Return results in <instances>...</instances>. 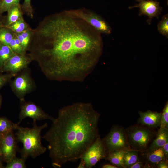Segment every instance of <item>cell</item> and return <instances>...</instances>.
<instances>
[{
	"instance_id": "cell-10",
	"label": "cell",
	"mask_w": 168,
	"mask_h": 168,
	"mask_svg": "<svg viewBox=\"0 0 168 168\" xmlns=\"http://www.w3.org/2000/svg\"><path fill=\"white\" fill-rule=\"evenodd\" d=\"M32 61L29 53H26L23 54H15L5 63L0 71V73L3 72L10 73L16 76L27 68Z\"/></svg>"
},
{
	"instance_id": "cell-22",
	"label": "cell",
	"mask_w": 168,
	"mask_h": 168,
	"mask_svg": "<svg viewBox=\"0 0 168 168\" xmlns=\"http://www.w3.org/2000/svg\"><path fill=\"white\" fill-rule=\"evenodd\" d=\"M5 27L9 28L16 33H21L30 27L25 21L23 17L9 26Z\"/></svg>"
},
{
	"instance_id": "cell-27",
	"label": "cell",
	"mask_w": 168,
	"mask_h": 168,
	"mask_svg": "<svg viewBox=\"0 0 168 168\" xmlns=\"http://www.w3.org/2000/svg\"><path fill=\"white\" fill-rule=\"evenodd\" d=\"M23 14H25L31 19L34 17V12L31 4V0H24L21 6Z\"/></svg>"
},
{
	"instance_id": "cell-9",
	"label": "cell",
	"mask_w": 168,
	"mask_h": 168,
	"mask_svg": "<svg viewBox=\"0 0 168 168\" xmlns=\"http://www.w3.org/2000/svg\"><path fill=\"white\" fill-rule=\"evenodd\" d=\"M21 110L19 115V124L25 118L30 117L33 121L48 119L52 121L55 118L46 113L43 109L35 104L31 101L21 102Z\"/></svg>"
},
{
	"instance_id": "cell-26",
	"label": "cell",
	"mask_w": 168,
	"mask_h": 168,
	"mask_svg": "<svg viewBox=\"0 0 168 168\" xmlns=\"http://www.w3.org/2000/svg\"><path fill=\"white\" fill-rule=\"evenodd\" d=\"M21 0H1L0 2V16L4 12H7L12 5L19 4Z\"/></svg>"
},
{
	"instance_id": "cell-24",
	"label": "cell",
	"mask_w": 168,
	"mask_h": 168,
	"mask_svg": "<svg viewBox=\"0 0 168 168\" xmlns=\"http://www.w3.org/2000/svg\"><path fill=\"white\" fill-rule=\"evenodd\" d=\"M26 159L16 156L12 159L4 168H26L25 162Z\"/></svg>"
},
{
	"instance_id": "cell-19",
	"label": "cell",
	"mask_w": 168,
	"mask_h": 168,
	"mask_svg": "<svg viewBox=\"0 0 168 168\" xmlns=\"http://www.w3.org/2000/svg\"><path fill=\"white\" fill-rule=\"evenodd\" d=\"M15 54L9 46L0 43V71L5 63Z\"/></svg>"
},
{
	"instance_id": "cell-23",
	"label": "cell",
	"mask_w": 168,
	"mask_h": 168,
	"mask_svg": "<svg viewBox=\"0 0 168 168\" xmlns=\"http://www.w3.org/2000/svg\"><path fill=\"white\" fill-rule=\"evenodd\" d=\"M157 28L160 34L168 38V14L164 15L157 25Z\"/></svg>"
},
{
	"instance_id": "cell-29",
	"label": "cell",
	"mask_w": 168,
	"mask_h": 168,
	"mask_svg": "<svg viewBox=\"0 0 168 168\" xmlns=\"http://www.w3.org/2000/svg\"><path fill=\"white\" fill-rule=\"evenodd\" d=\"M15 76L10 73L7 72L4 74L0 73V89L10 81L11 79Z\"/></svg>"
},
{
	"instance_id": "cell-40",
	"label": "cell",
	"mask_w": 168,
	"mask_h": 168,
	"mask_svg": "<svg viewBox=\"0 0 168 168\" xmlns=\"http://www.w3.org/2000/svg\"><path fill=\"white\" fill-rule=\"evenodd\" d=\"M1 0H0V2L1 1Z\"/></svg>"
},
{
	"instance_id": "cell-38",
	"label": "cell",
	"mask_w": 168,
	"mask_h": 168,
	"mask_svg": "<svg viewBox=\"0 0 168 168\" xmlns=\"http://www.w3.org/2000/svg\"><path fill=\"white\" fill-rule=\"evenodd\" d=\"M2 102V97L1 96V95L0 94V107L1 105Z\"/></svg>"
},
{
	"instance_id": "cell-33",
	"label": "cell",
	"mask_w": 168,
	"mask_h": 168,
	"mask_svg": "<svg viewBox=\"0 0 168 168\" xmlns=\"http://www.w3.org/2000/svg\"><path fill=\"white\" fill-rule=\"evenodd\" d=\"M164 153L167 159L168 158V142L162 147Z\"/></svg>"
},
{
	"instance_id": "cell-7",
	"label": "cell",
	"mask_w": 168,
	"mask_h": 168,
	"mask_svg": "<svg viewBox=\"0 0 168 168\" xmlns=\"http://www.w3.org/2000/svg\"><path fill=\"white\" fill-rule=\"evenodd\" d=\"M26 68L21 71L14 77L10 83L11 88L20 102L25 100V96L35 89L36 85Z\"/></svg>"
},
{
	"instance_id": "cell-3",
	"label": "cell",
	"mask_w": 168,
	"mask_h": 168,
	"mask_svg": "<svg viewBox=\"0 0 168 168\" xmlns=\"http://www.w3.org/2000/svg\"><path fill=\"white\" fill-rule=\"evenodd\" d=\"M36 121H33L31 128L20 126L17 124H15V130L16 140L22 144L23 147L20 151L21 157L26 159L30 156L33 158L43 154L46 148L41 143V133L42 130L47 127V123L38 126Z\"/></svg>"
},
{
	"instance_id": "cell-13",
	"label": "cell",
	"mask_w": 168,
	"mask_h": 168,
	"mask_svg": "<svg viewBox=\"0 0 168 168\" xmlns=\"http://www.w3.org/2000/svg\"><path fill=\"white\" fill-rule=\"evenodd\" d=\"M141 160L145 163V168H156L161 161L167 159L164 153L162 147L151 151L139 152Z\"/></svg>"
},
{
	"instance_id": "cell-14",
	"label": "cell",
	"mask_w": 168,
	"mask_h": 168,
	"mask_svg": "<svg viewBox=\"0 0 168 168\" xmlns=\"http://www.w3.org/2000/svg\"><path fill=\"white\" fill-rule=\"evenodd\" d=\"M138 113L140 115L137 121L138 124L155 129L160 127L161 112L152 111L149 110L144 112L139 111Z\"/></svg>"
},
{
	"instance_id": "cell-15",
	"label": "cell",
	"mask_w": 168,
	"mask_h": 168,
	"mask_svg": "<svg viewBox=\"0 0 168 168\" xmlns=\"http://www.w3.org/2000/svg\"><path fill=\"white\" fill-rule=\"evenodd\" d=\"M168 142V129L159 128L155 138L146 151H150L162 147Z\"/></svg>"
},
{
	"instance_id": "cell-4",
	"label": "cell",
	"mask_w": 168,
	"mask_h": 168,
	"mask_svg": "<svg viewBox=\"0 0 168 168\" xmlns=\"http://www.w3.org/2000/svg\"><path fill=\"white\" fill-rule=\"evenodd\" d=\"M125 131L130 149L139 152L147 150L157 132L155 129L138 124L127 128Z\"/></svg>"
},
{
	"instance_id": "cell-37",
	"label": "cell",
	"mask_w": 168,
	"mask_h": 168,
	"mask_svg": "<svg viewBox=\"0 0 168 168\" xmlns=\"http://www.w3.org/2000/svg\"><path fill=\"white\" fill-rule=\"evenodd\" d=\"M2 160L0 155V168H3L2 163Z\"/></svg>"
},
{
	"instance_id": "cell-17",
	"label": "cell",
	"mask_w": 168,
	"mask_h": 168,
	"mask_svg": "<svg viewBox=\"0 0 168 168\" xmlns=\"http://www.w3.org/2000/svg\"><path fill=\"white\" fill-rule=\"evenodd\" d=\"M125 150H117L108 153L105 159L109 161L118 168H124V156Z\"/></svg>"
},
{
	"instance_id": "cell-39",
	"label": "cell",
	"mask_w": 168,
	"mask_h": 168,
	"mask_svg": "<svg viewBox=\"0 0 168 168\" xmlns=\"http://www.w3.org/2000/svg\"><path fill=\"white\" fill-rule=\"evenodd\" d=\"M1 138H2V135L0 134V143L1 141Z\"/></svg>"
},
{
	"instance_id": "cell-11",
	"label": "cell",
	"mask_w": 168,
	"mask_h": 168,
	"mask_svg": "<svg viewBox=\"0 0 168 168\" xmlns=\"http://www.w3.org/2000/svg\"><path fill=\"white\" fill-rule=\"evenodd\" d=\"M16 141L13 131L2 135L0 143V155L2 161L7 163L16 156Z\"/></svg>"
},
{
	"instance_id": "cell-25",
	"label": "cell",
	"mask_w": 168,
	"mask_h": 168,
	"mask_svg": "<svg viewBox=\"0 0 168 168\" xmlns=\"http://www.w3.org/2000/svg\"><path fill=\"white\" fill-rule=\"evenodd\" d=\"M9 46L15 54H23L26 53L21 47L15 33H14L13 37L10 43Z\"/></svg>"
},
{
	"instance_id": "cell-6",
	"label": "cell",
	"mask_w": 168,
	"mask_h": 168,
	"mask_svg": "<svg viewBox=\"0 0 168 168\" xmlns=\"http://www.w3.org/2000/svg\"><path fill=\"white\" fill-rule=\"evenodd\" d=\"M102 140L107 153L115 151L131 149L125 129L121 126L114 125Z\"/></svg>"
},
{
	"instance_id": "cell-20",
	"label": "cell",
	"mask_w": 168,
	"mask_h": 168,
	"mask_svg": "<svg viewBox=\"0 0 168 168\" xmlns=\"http://www.w3.org/2000/svg\"><path fill=\"white\" fill-rule=\"evenodd\" d=\"M14 35L12 31L3 25L0 29V43L9 46Z\"/></svg>"
},
{
	"instance_id": "cell-34",
	"label": "cell",
	"mask_w": 168,
	"mask_h": 168,
	"mask_svg": "<svg viewBox=\"0 0 168 168\" xmlns=\"http://www.w3.org/2000/svg\"><path fill=\"white\" fill-rule=\"evenodd\" d=\"M80 159V162L78 165L77 168H85L86 165L84 161L82 159Z\"/></svg>"
},
{
	"instance_id": "cell-30",
	"label": "cell",
	"mask_w": 168,
	"mask_h": 168,
	"mask_svg": "<svg viewBox=\"0 0 168 168\" xmlns=\"http://www.w3.org/2000/svg\"><path fill=\"white\" fill-rule=\"evenodd\" d=\"M32 30V29L29 27L21 33H20L23 38L25 45L27 48L30 40Z\"/></svg>"
},
{
	"instance_id": "cell-1",
	"label": "cell",
	"mask_w": 168,
	"mask_h": 168,
	"mask_svg": "<svg viewBox=\"0 0 168 168\" xmlns=\"http://www.w3.org/2000/svg\"><path fill=\"white\" fill-rule=\"evenodd\" d=\"M103 46L100 34L64 10L32 29L27 50L49 79L82 82L94 69Z\"/></svg>"
},
{
	"instance_id": "cell-31",
	"label": "cell",
	"mask_w": 168,
	"mask_h": 168,
	"mask_svg": "<svg viewBox=\"0 0 168 168\" xmlns=\"http://www.w3.org/2000/svg\"><path fill=\"white\" fill-rule=\"evenodd\" d=\"M157 168H168V159L162 160L160 162L156 165Z\"/></svg>"
},
{
	"instance_id": "cell-28",
	"label": "cell",
	"mask_w": 168,
	"mask_h": 168,
	"mask_svg": "<svg viewBox=\"0 0 168 168\" xmlns=\"http://www.w3.org/2000/svg\"><path fill=\"white\" fill-rule=\"evenodd\" d=\"M162 113L161 120L160 128L168 129V102L165 104Z\"/></svg>"
},
{
	"instance_id": "cell-16",
	"label": "cell",
	"mask_w": 168,
	"mask_h": 168,
	"mask_svg": "<svg viewBox=\"0 0 168 168\" xmlns=\"http://www.w3.org/2000/svg\"><path fill=\"white\" fill-rule=\"evenodd\" d=\"M7 15L6 18L4 26H8L23 17V13L19 4L12 6L7 11Z\"/></svg>"
},
{
	"instance_id": "cell-35",
	"label": "cell",
	"mask_w": 168,
	"mask_h": 168,
	"mask_svg": "<svg viewBox=\"0 0 168 168\" xmlns=\"http://www.w3.org/2000/svg\"><path fill=\"white\" fill-rule=\"evenodd\" d=\"M102 168H118V167L113 165L106 164L104 165L102 167Z\"/></svg>"
},
{
	"instance_id": "cell-5",
	"label": "cell",
	"mask_w": 168,
	"mask_h": 168,
	"mask_svg": "<svg viewBox=\"0 0 168 168\" xmlns=\"http://www.w3.org/2000/svg\"><path fill=\"white\" fill-rule=\"evenodd\" d=\"M71 16L82 19L100 34H110L112 28L107 22L99 15L86 9L65 10Z\"/></svg>"
},
{
	"instance_id": "cell-36",
	"label": "cell",
	"mask_w": 168,
	"mask_h": 168,
	"mask_svg": "<svg viewBox=\"0 0 168 168\" xmlns=\"http://www.w3.org/2000/svg\"><path fill=\"white\" fill-rule=\"evenodd\" d=\"M6 18H3L2 16H0V29L4 25Z\"/></svg>"
},
{
	"instance_id": "cell-12",
	"label": "cell",
	"mask_w": 168,
	"mask_h": 168,
	"mask_svg": "<svg viewBox=\"0 0 168 168\" xmlns=\"http://www.w3.org/2000/svg\"><path fill=\"white\" fill-rule=\"evenodd\" d=\"M138 3L134 6H130L129 9L136 7L139 8L140 16L145 15L147 16L148 19L147 22L150 25L152 19L154 18L159 19L161 14L162 7L160 6V3L156 0H136Z\"/></svg>"
},
{
	"instance_id": "cell-32",
	"label": "cell",
	"mask_w": 168,
	"mask_h": 168,
	"mask_svg": "<svg viewBox=\"0 0 168 168\" xmlns=\"http://www.w3.org/2000/svg\"><path fill=\"white\" fill-rule=\"evenodd\" d=\"M145 166L144 163L141 160L132 165L129 168H145Z\"/></svg>"
},
{
	"instance_id": "cell-21",
	"label": "cell",
	"mask_w": 168,
	"mask_h": 168,
	"mask_svg": "<svg viewBox=\"0 0 168 168\" xmlns=\"http://www.w3.org/2000/svg\"><path fill=\"white\" fill-rule=\"evenodd\" d=\"M15 124L6 117H0V134L3 135L13 131Z\"/></svg>"
},
{
	"instance_id": "cell-8",
	"label": "cell",
	"mask_w": 168,
	"mask_h": 168,
	"mask_svg": "<svg viewBox=\"0 0 168 168\" xmlns=\"http://www.w3.org/2000/svg\"><path fill=\"white\" fill-rule=\"evenodd\" d=\"M107 154L102 139L99 136L81 155L80 159L84 161L86 168H91L100 160L105 159Z\"/></svg>"
},
{
	"instance_id": "cell-18",
	"label": "cell",
	"mask_w": 168,
	"mask_h": 168,
	"mask_svg": "<svg viewBox=\"0 0 168 168\" xmlns=\"http://www.w3.org/2000/svg\"><path fill=\"white\" fill-rule=\"evenodd\" d=\"M141 160L138 151L131 149L125 150L124 156V168H129L132 165Z\"/></svg>"
},
{
	"instance_id": "cell-2",
	"label": "cell",
	"mask_w": 168,
	"mask_h": 168,
	"mask_svg": "<svg viewBox=\"0 0 168 168\" xmlns=\"http://www.w3.org/2000/svg\"><path fill=\"white\" fill-rule=\"evenodd\" d=\"M100 114L89 102H77L60 109L58 116L42 138L48 143L52 164L60 168L76 161L100 136Z\"/></svg>"
}]
</instances>
